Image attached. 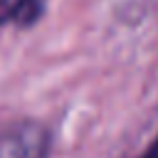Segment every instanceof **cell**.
Masks as SVG:
<instances>
[{
  "label": "cell",
  "mask_w": 158,
  "mask_h": 158,
  "mask_svg": "<svg viewBox=\"0 0 158 158\" xmlns=\"http://www.w3.org/2000/svg\"><path fill=\"white\" fill-rule=\"evenodd\" d=\"M138 158H158V138H156V141L151 143V148H148V151H143Z\"/></svg>",
  "instance_id": "3"
},
{
  "label": "cell",
  "mask_w": 158,
  "mask_h": 158,
  "mask_svg": "<svg viewBox=\"0 0 158 158\" xmlns=\"http://www.w3.org/2000/svg\"><path fill=\"white\" fill-rule=\"evenodd\" d=\"M52 136L42 121L22 118L0 131V158H49Z\"/></svg>",
  "instance_id": "1"
},
{
  "label": "cell",
  "mask_w": 158,
  "mask_h": 158,
  "mask_svg": "<svg viewBox=\"0 0 158 158\" xmlns=\"http://www.w3.org/2000/svg\"><path fill=\"white\" fill-rule=\"evenodd\" d=\"M44 15V0H0V27H32Z\"/></svg>",
  "instance_id": "2"
}]
</instances>
